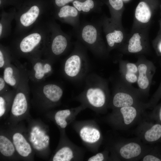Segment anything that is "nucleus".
Masks as SVG:
<instances>
[{"instance_id": "1", "label": "nucleus", "mask_w": 161, "mask_h": 161, "mask_svg": "<svg viewBox=\"0 0 161 161\" xmlns=\"http://www.w3.org/2000/svg\"><path fill=\"white\" fill-rule=\"evenodd\" d=\"M83 90L76 99L87 106L94 109H106L110 100L108 83L105 78L95 73L88 74L85 78Z\"/></svg>"}, {"instance_id": "2", "label": "nucleus", "mask_w": 161, "mask_h": 161, "mask_svg": "<svg viewBox=\"0 0 161 161\" xmlns=\"http://www.w3.org/2000/svg\"><path fill=\"white\" fill-rule=\"evenodd\" d=\"M86 48L78 41L73 51L65 61L63 72L69 79L79 80L85 78L88 75L89 66Z\"/></svg>"}, {"instance_id": "3", "label": "nucleus", "mask_w": 161, "mask_h": 161, "mask_svg": "<svg viewBox=\"0 0 161 161\" xmlns=\"http://www.w3.org/2000/svg\"><path fill=\"white\" fill-rule=\"evenodd\" d=\"M143 97L138 88L120 79L114 86L109 107L113 109L130 106H144L148 109L147 103L144 102Z\"/></svg>"}, {"instance_id": "4", "label": "nucleus", "mask_w": 161, "mask_h": 161, "mask_svg": "<svg viewBox=\"0 0 161 161\" xmlns=\"http://www.w3.org/2000/svg\"><path fill=\"white\" fill-rule=\"evenodd\" d=\"M75 30L78 41L86 48L97 57H104L106 49L97 24L88 22L82 23Z\"/></svg>"}, {"instance_id": "5", "label": "nucleus", "mask_w": 161, "mask_h": 161, "mask_svg": "<svg viewBox=\"0 0 161 161\" xmlns=\"http://www.w3.org/2000/svg\"><path fill=\"white\" fill-rule=\"evenodd\" d=\"M153 148L142 143L139 138L125 140L116 145L114 153L121 160L137 161L140 160Z\"/></svg>"}, {"instance_id": "6", "label": "nucleus", "mask_w": 161, "mask_h": 161, "mask_svg": "<svg viewBox=\"0 0 161 161\" xmlns=\"http://www.w3.org/2000/svg\"><path fill=\"white\" fill-rule=\"evenodd\" d=\"M147 108L141 106H130L113 109L109 117L110 123L116 128L126 129L139 121Z\"/></svg>"}, {"instance_id": "7", "label": "nucleus", "mask_w": 161, "mask_h": 161, "mask_svg": "<svg viewBox=\"0 0 161 161\" xmlns=\"http://www.w3.org/2000/svg\"><path fill=\"white\" fill-rule=\"evenodd\" d=\"M29 79L27 75L24 74L21 75L11 107V113L15 116L22 115L27 110V96L30 88L28 85Z\"/></svg>"}, {"instance_id": "8", "label": "nucleus", "mask_w": 161, "mask_h": 161, "mask_svg": "<svg viewBox=\"0 0 161 161\" xmlns=\"http://www.w3.org/2000/svg\"><path fill=\"white\" fill-rule=\"evenodd\" d=\"M138 69L137 83L138 89L143 96L148 95L156 67L152 62L140 58L136 63Z\"/></svg>"}, {"instance_id": "9", "label": "nucleus", "mask_w": 161, "mask_h": 161, "mask_svg": "<svg viewBox=\"0 0 161 161\" xmlns=\"http://www.w3.org/2000/svg\"><path fill=\"white\" fill-rule=\"evenodd\" d=\"M139 138L145 143L153 144L161 141V124L143 122L137 129Z\"/></svg>"}, {"instance_id": "10", "label": "nucleus", "mask_w": 161, "mask_h": 161, "mask_svg": "<svg viewBox=\"0 0 161 161\" xmlns=\"http://www.w3.org/2000/svg\"><path fill=\"white\" fill-rule=\"evenodd\" d=\"M52 61L36 60L31 63L32 67L28 71L29 78L36 82H41L53 72Z\"/></svg>"}, {"instance_id": "11", "label": "nucleus", "mask_w": 161, "mask_h": 161, "mask_svg": "<svg viewBox=\"0 0 161 161\" xmlns=\"http://www.w3.org/2000/svg\"><path fill=\"white\" fill-rule=\"evenodd\" d=\"M38 88V93L50 104H52L58 103L63 94L62 87L55 83H46Z\"/></svg>"}, {"instance_id": "12", "label": "nucleus", "mask_w": 161, "mask_h": 161, "mask_svg": "<svg viewBox=\"0 0 161 161\" xmlns=\"http://www.w3.org/2000/svg\"><path fill=\"white\" fill-rule=\"evenodd\" d=\"M120 80L128 84L137 83L138 77V69L136 63L120 61L119 63Z\"/></svg>"}, {"instance_id": "13", "label": "nucleus", "mask_w": 161, "mask_h": 161, "mask_svg": "<svg viewBox=\"0 0 161 161\" xmlns=\"http://www.w3.org/2000/svg\"><path fill=\"white\" fill-rule=\"evenodd\" d=\"M60 8L58 13V17L66 19L74 30L78 28L80 24L79 17L80 13L78 10L73 6L68 5Z\"/></svg>"}, {"instance_id": "14", "label": "nucleus", "mask_w": 161, "mask_h": 161, "mask_svg": "<svg viewBox=\"0 0 161 161\" xmlns=\"http://www.w3.org/2000/svg\"><path fill=\"white\" fill-rule=\"evenodd\" d=\"M10 64L4 68L3 77L8 85L16 90L19 82L21 75L18 66Z\"/></svg>"}, {"instance_id": "15", "label": "nucleus", "mask_w": 161, "mask_h": 161, "mask_svg": "<svg viewBox=\"0 0 161 161\" xmlns=\"http://www.w3.org/2000/svg\"><path fill=\"white\" fill-rule=\"evenodd\" d=\"M79 134L83 141L90 144L97 143L101 138V134L99 129L91 126H83L79 131Z\"/></svg>"}, {"instance_id": "16", "label": "nucleus", "mask_w": 161, "mask_h": 161, "mask_svg": "<svg viewBox=\"0 0 161 161\" xmlns=\"http://www.w3.org/2000/svg\"><path fill=\"white\" fill-rule=\"evenodd\" d=\"M12 140L16 150L20 156L27 157L31 153V146L21 134L18 132L15 133Z\"/></svg>"}, {"instance_id": "17", "label": "nucleus", "mask_w": 161, "mask_h": 161, "mask_svg": "<svg viewBox=\"0 0 161 161\" xmlns=\"http://www.w3.org/2000/svg\"><path fill=\"white\" fill-rule=\"evenodd\" d=\"M41 40V36L38 33H35L29 35L21 41L20 49L24 53L32 52L39 44Z\"/></svg>"}, {"instance_id": "18", "label": "nucleus", "mask_w": 161, "mask_h": 161, "mask_svg": "<svg viewBox=\"0 0 161 161\" xmlns=\"http://www.w3.org/2000/svg\"><path fill=\"white\" fill-rule=\"evenodd\" d=\"M74 6L82 13L97 12L100 7V2L97 0H75L72 2Z\"/></svg>"}, {"instance_id": "19", "label": "nucleus", "mask_w": 161, "mask_h": 161, "mask_svg": "<svg viewBox=\"0 0 161 161\" xmlns=\"http://www.w3.org/2000/svg\"><path fill=\"white\" fill-rule=\"evenodd\" d=\"M69 40L61 34L56 36L53 39L51 45V51L55 57L58 56L66 50L69 45Z\"/></svg>"}, {"instance_id": "20", "label": "nucleus", "mask_w": 161, "mask_h": 161, "mask_svg": "<svg viewBox=\"0 0 161 161\" xmlns=\"http://www.w3.org/2000/svg\"><path fill=\"white\" fill-rule=\"evenodd\" d=\"M39 13L38 7L34 5L20 17V21L25 27H28L32 24L36 20Z\"/></svg>"}, {"instance_id": "21", "label": "nucleus", "mask_w": 161, "mask_h": 161, "mask_svg": "<svg viewBox=\"0 0 161 161\" xmlns=\"http://www.w3.org/2000/svg\"><path fill=\"white\" fill-rule=\"evenodd\" d=\"M151 15L150 9L144 2H141L136 7L135 16L136 19L139 21L146 23L150 20Z\"/></svg>"}, {"instance_id": "22", "label": "nucleus", "mask_w": 161, "mask_h": 161, "mask_svg": "<svg viewBox=\"0 0 161 161\" xmlns=\"http://www.w3.org/2000/svg\"><path fill=\"white\" fill-rule=\"evenodd\" d=\"M75 157L74 151L71 147L65 146L60 148L54 154L53 161H69Z\"/></svg>"}, {"instance_id": "23", "label": "nucleus", "mask_w": 161, "mask_h": 161, "mask_svg": "<svg viewBox=\"0 0 161 161\" xmlns=\"http://www.w3.org/2000/svg\"><path fill=\"white\" fill-rule=\"evenodd\" d=\"M15 149L13 143L8 138L3 135L0 136V152L2 155L10 157L14 154Z\"/></svg>"}, {"instance_id": "24", "label": "nucleus", "mask_w": 161, "mask_h": 161, "mask_svg": "<svg viewBox=\"0 0 161 161\" xmlns=\"http://www.w3.org/2000/svg\"><path fill=\"white\" fill-rule=\"evenodd\" d=\"M123 34L119 30H114L109 32L106 35V38L109 49L114 48L117 44L122 41Z\"/></svg>"}, {"instance_id": "25", "label": "nucleus", "mask_w": 161, "mask_h": 161, "mask_svg": "<svg viewBox=\"0 0 161 161\" xmlns=\"http://www.w3.org/2000/svg\"><path fill=\"white\" fill-rule=\"evenodd\" d=\"M138 33H134L130 39L127 47L128 51L131 53H137L141 52L143 48Z\"/></svg>"}, {"instance_id": "26", "label": "nucleus", "mask_w": 161, "mask_h": 161, "mask_svg": "<svg viewBox=\"0 0 161 161\" xmlns=\"http://www.w3.org/2000/svg\"><path fill=\"white\" fill-rule=\"evenodd\" d=\"M72 111L71 109H66L59 110L55 113V120L56 124L61 128L64 129L66 127L67 123L66 119L70 115Z\"/></svg>"}, {"instance_id": "27", "label": "nucleus", "mask_w": 161, "mask_h": 161, "mask_svg": "<svg viewBox=\"0 0 161 161\" xmlns=\"http://www.w3.org/2000/svg\"><path fill=\"white\" fill-rule=\"evenodd\" d=\"M142 161H161V151L156 147L153 148L141 159Z\"/></svg>"}, {"instance_id": "28", "label": "nucleus", "mask_w": 161, "mask_h": 161, "mask_svg": "<svg viewBox=\"0 0 161 161\" xmlns=\"http://www.w3.org/2000/svg\"><path fill=\"white\" fill-rule=\"evenodd\" d=\"M161 67V63H160ZM161 99V81L157 89L147 102L148 108H153Z\"/></svg>"}, {"instance_id": "29", "label": "nucleus", "mask_w": 161, "mask_h": 161, "mask_svg": "<svg viewBox=\"0 0 161 161\" xmlns=\"http://www.w3.org/2000/svg\"><path fill=\"white\" fill-rule=\"evenodd\" d=\"M153 109L151 117L156 122L161 124V103L157 104Z\"/></svg>"}, {"instance_id": "30", "label": "nucleus", "mask_w": 161, "mask_h": 161, "mask_svg": "<svg viewBox=\"0 0 161 161\" xmlns=\"http://www.w3.org/2000/svg\"><path fill=\"white\" fill-rule=\"evenodd\" d=\"M109 5L116 10L121 9L123 5V0H108Z\"/></svg>"}, {"instance_id": "31", "label": "nucleus", "mask_w": 161, "mask_h": 161, "mask_svg": "<svg viewBox=\"0 0 161 161\" xmlns=\"http://www.w3.org/2000/svg\"><path fill=\"white\" fill-rule=\"evenodd\" d=\"M107 158L106 153L100 152L89 157L87 160L88 161H102L106 160Z\"/></svg>"}, {"instance_id": "32", "label": "nucleus", "mask_w": 161, "mask_h": 161, "mask_svg": "<svg viewBox=\"0 0 161 161\" xmlns=\"http://www.w3.org/2000/svg\"><path fill=\"white\" fill-rule=\"evenodd\" d=\"M5 96L1 95L0 96V117H2L5 113L7 104V101Z\"/></svg>"}, {"instance_id": "33", "label": "nucleus", "mask_w": 161, "mask_h": 161, "mask_svg": "<svg viewBox=\"0 0 161 161\" xmlns=\"http://www.w3.org/2000/svg\"><path fill=\"white\" fill-rule=\"evenodd\" d=\"M8 85L4 80L3 76L0 77V92L2 94L7 92Z\"/></svg>"}, {"instance_id": "34", "label": "nucleus", "mask_w": 161, "mask_h": 161, "mask_svg": "<svg viewBox=\"0 0 161 161\" xmlns=\"http://www.w3.org/2000/svg\"><path fill=\"white\" fill-rule=\"evenodd\" d=\"M75 0H54V3L57 7H60L70 2H72Z\"/></svg>"}, {"instance_id": "35", "label": "nucleus", "mask_w": 161, "mask_h": 161, "mask_svg": "<svg viewBox=\"0 0 161 161\" xmlns=\"http://www.w3.org/2000/svg\"><path fill=\"white\" fill-rule=\"evenodd\" d=\"M157 48L161 54V41L159 43L157 46Z\"/></svg>"}, {"instance_id": "36", "label": "nucleus", "mask_w": 161, "mask_h": 161, "mask_svg": "<svg viewBox=\"0 0 161 161\" xmlns=\"http://www.w3.org/2000/svg\"><path fill=\"white\" fill-rule=\"evenodd\" d=\"M2 30V26L1 24H0V35H1Z\"/></svg>"}]
</instances>
